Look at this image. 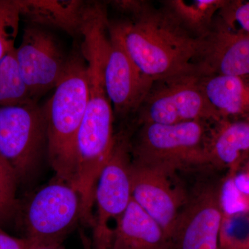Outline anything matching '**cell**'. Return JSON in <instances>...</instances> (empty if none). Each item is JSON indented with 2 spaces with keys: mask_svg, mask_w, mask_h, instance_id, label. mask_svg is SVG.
I'll list each match as a JSON object with an SVG mask.
<instances>
[{
  "mask_svg": "<svg viewBox=\"0 0 249 249\" xmlns=\"http://www.w3.org/2000/svg\"><path fill=\"white\" fill-rule=\"evenodd\" d=\"M27 24L53 28L73 37L81 36L90 2L82 0H18Z\"/></svg>",
  "mask_w": 249,
  "mask_h": 249,
  "instance_id": "4fadbf2b",
  "label": "cell"
},
{
  "mask_svg": "<svg viewBox=\"0 0 249 249\" xmlns=\"http://www.w3.org/2000/svg\"><path fill=\"white\" fill-rule=\"evenodd\" d=\"M17 185L14 174L0 158V224L7 222L16 214Z\"/></svg>",
  "mask_w": 249,
  "mask_h": 249,
  "instance_id": "7402d4cb",
  "label": "cell"
},
{
  "mask_svg": "<svg viewBox=\"0 0 249 249\" xmlns=\"http://www.w3.org/2000/svg\"><path fill=\"white\" fill-rule=\"evenodd\" d=\"M219 249H249V214L223 215Z\"/></svg>",
  "mask_w": 249,
  "mask_h": 249,
  "instance_id": "ffe728a7",
  "label": "cell"
},
{
  "mask_svg": "<svg viewBox=\"0 0 249 249\" xmlns=\"http://www.w3.org/2000/svg\"><path fill=\"white\" fill-rule=\"evenodd\" d=\"M19 71L33 100L55 89L68 62L60 42L45 28L27 24L22 42L16 48Z\"/></svg>",
  "mask_w": 249,
  "mask_h": 249,
  "instance_id": "30bf717a",
  "label": "cell"
},
{
  "mask_svg": "<svg viewBox=\"0 0 249 249\" xmlns=\"http://www.w3.org/2000/svg\"><path fill=\"white\" fill-rule=\"evenodd\" d=\"M131 137L127 127L116 133L112 153L98 178L91 226L93 249H114L116 228L132 199Z\"/></svg>",
  "mask_w": 249,
  "mask_h": 249,
  "instance_id": "8992f818",
  "label": "cell"
},
{
  "mask_svg": "<svg viewBox=\"0 0 249 249\" xmlns=\"http://www.w3.org/2000/svg\"><path fill=\"white\" fill-rule=\"evenodd\" d=\"M30 242L27 238H18L8 235L0 229V249H29Z\"/></svg>",
  "mask_w": 249,
  "mask_h": 249,
  "instance_id": "d4e9b609",
  "label": "cell"
},
{
  "mask_svg": "<svg viewBox=\"0 0 249 249\" xmlns=\"http://www.w3.org/2000/svg\"><path fill=\"white\" fill-rule=\"evenodd\" d=\"M103 76L114 116L127 122L138 109L154 81L139 70L120 39L109 28Z\"/></svg>",
  "mask_w": 249,
  "mask_h": 249,
  "instance_id": "8fae6325",
  "label": "cell"
},
{
  "mask_svg": "<svg viewBox=\"0 0 249 249\" xmlns=\"http://www.w3.org/2000/svg\"><path fill=\"white\" fill-rule=\"evenodd\" d=\"M169 249L164 231L132 197L116 228L114 249Z\"/></svg>",
  "mask_w": 249,
  "mask_h": 249,
  "instance_id": "9a60e30c",
  "label": "cell"
},
{
  "mask_svg": "<svg viewBox=\"0 0 249 249\" xmlns=\"http://www.w3.org/2000/svg\"><path fill=\"white\" fill-rule=\"evenodd\" d=\"M29 249H65L62 245H31Z\"/></svg>",
  "mask_w": 249,
  "mask_h": 249,
  "instance_id": "484cf974",
  "label": "cell"
},
{
  "mask_svg": "<svg viewBox=\"0 0 249 249\" xmlns=\"http://www.w3.org/2000/svg\"><path fill=\"white\" fill-rule=\"evenodd\" d=\"M219 201L223 215L249 214V152L221 178Z\"/></svg>",
  "mask_w": 249,
  "mask_h": 249,
  "instance_id": "ac0fdd59",
  "label": "cell"
},
{
  "mask_svg": "<svg viewBox=\"0 0 249 249\" xmlns=\"http://www.w3.org/2000/svg\"><path fill=\"white\" fill-rule=\"evenodd\" d=\"M16 48L0 60V107L18 106L34 101L19 71Z\"/></svg>",
  "mask_w": 249,
  "mask_h": 249,
  "instance_id": "d6986e66",
  "label": "cell"
},
{
  "mask_svg": "<svg viewBox=\"0 0 249 249\" xmlns=\"http://www.w3.org/2000/svg\"><path fill=\"white\" fill-rule=\"evenodd\" d=\"M204 175L189 188L188 200L170 237L169 249H219L222 178Z\"/></svg>",
  "mask_w": 249,
  "mask_h": 249,
  "instance_id": "ba28073f",
  "label": "cell"
},
{
  "mask_svg": "<svg viewBox=\"0 0 249 249\" xmlns=\"http://www.w3.org/2000/svg\"><path fill=\"white\" fill-rule=\"evenodd\" d=\"M200 73L156 80L129 122L134 131L142 124H173L222 119L205 97Z\"/></svg>",
  "mask_w": 249,
  "mask_h": 249,
  "instance_id": "5b68a950",
  "label": "cell"
},
{
  "mask_svg": "<svg viewBox=\"0 0 249 249\" xmlns=\"http://www.w3.org/2000/svg\"><path fill=\"white\" fill-rule=\"evenodd\" d=\"M106 4H110L121 14L127 15V18H132L141 14L151 3L143 0H114Z\"/></svg>",
  "mask_w": 249,
  "mask_h": 249,
  "instance_id": "cb8c5ba5",
  "label": "cell"
},
{
  "mask_svg": "<svg viewBox=\"0 0 249 249\" xmlns=\"http://www.w3.org/2000/svg\"><path fill=\"white\" fill-rule=\"evenodd\" d=\"M20 19L18 0H0V60L16 48Z\"/></svg>",
  "mask_w": 249,
  "mask_h": 249,
  "instance_id": "44dd1931",
  "label": "cell"
},
{
  "mask_svg": "<svg viewBox=\"0 0 249 249\" xmlns=\"http://www.w3.org/2000/svg\"><path fill=\"white\" fill-rule=\"evenodd\" d=\"M178 175L177 172L132 162V199L160 224L169 240L189 194V188Z\"/></svg>",
  "mask_w": 249,
  "mask_h": 249,
  "instance_id": "9c48e42d",
  "label": "cell"
},
{
  "mask_svg": "<svg viewBox=\"0 0 249 249\" xmlns=\"http://www.w3.org/2000/svg\"><path fill=\"white\" fill-rule=\"evenodd\" d=\"M81 198L71 183L55 178L40 188L24 210L26 236L31 245H62L81 222Z\"/></svg>",
  "mask_w": 249,
  "mask_h": 249,
  "instance_id": "52a82bcc",
  "label": "cell"
},
{
  "mask_svg": "<svg viewBox=\"0 0 249 249\" xmlns=\"http://www.w3.org/2000/svg\"><path fill=\"white\" fill-rule=\"evenodd\" d=\"M227 1L167 0L162 1L161 9L193 37L204 39L212 29L218 13Z\"/></svg>",
  "mask_w": 249,
  "mask_h": 249,
  "instance_id": "e0dca14e",
  "label": "cell"
},
{
  "mask_svg": "<svg viewBox=\"0 0 249 249\" xmlns=\"http://www.w3.org/2000/svg\"><path fill=\"white\" fill-rule=\"evenodd\" d=\"M47 145L45 109L37 101L0 107V158L18 183L37 176L47 158Z\"/></svg>",
  "mask_w": 249,
  "mask_h": 249,
  "instance_id": "277c9868",
  "label": "cell"
},
{
  "mask_svg": "<svg viewBox=\"0 0 249 249\" xmlns=\"http://www.w3.org/2000/svg\"><path fill=\"white\" fill-rule=\"evenodd\" d=\"M249 152V116L222 119L213 124L209 163L214 170L232 168Z\"/></svg>",
  "mask_w": 249,
  "mask_h": 249,
  "instance_id": "5bb4252c",
  "label": "cell"
},
{
  "mask_svg": "<svg viewBox=\"0 0 249 249\" xmlns=\"http://www.w3.org/2000/svg\"><path fill=\"white\" fill-rule=\"evenodd\" d=\"M218 16L227 24L249 34V1H227Z\"/></svg>",
  "mask_w": 249,
  "mask_h": 249,
  "instance_id": "603a6c76",
  "label": "cell"
},
{
  "mask_svg": "<svg viewBox=\"0 0 249 249\" xmlns=\"http://www.w3.org/2000/svg\"><path fill=\"white\" fill-rule=\"evenodd\" d=\"M109 28L139 70L152 81L202 74L198 63L204 39L188 34L161 8L155 9L150 4L134 17L109 21Z\"/></svg>",
  "mask_w": 249,
  "mask_h": 249,
  "instance_id": "6da1fadb",
  "label": "cell"
},
{
  "mask_svg": "<svg viewBox=\"0 0 249 249\" xmlns=\"http://www.w3.org/2000/svg\"><path fill=\"white\" fill-rule=\"evenodd\" d=\"M89 97L88 66L81 49L68 56L66 71L43 106L47 127V160L55 178L75 186L76 142Z\"/></svg>",
  "mask_w": 249,
  "mask_h": 249,
  "instance_id": "7a4b0ae2",
  "label": "cell"
},
{
  "mask_svg": "<svg viewBox=\"0 0 249 249\" xmlns=\"http://www.w3.org/2000/svg\"><path fill=\"white\" fill-rule=\"evenodd\" d=\"M198 65L203 75L249 77V34L217 14Z\"/></svg>",
  "mask_w": 249,
  "mask_h": 249,
  "instance_id": "7c38bea8",
  "label": "cell"
},
{
  "mask_svg": "<svg viewBox=\"0 0 249 249\" xmlns=\"http://www.w3.org/2000/svg\"><path fill=\"white\" fill-rule=\"evenodd\" d=\"M200 85L222 119L249 116V77L201 75Z\"/></svg>",
  "mask_w": 249,
  "mask_h": 249,
  "instance_id": "2e32d148",
  "label": "cell"
},
{
  "mask_svg": "<svg viewBox=\"0 0 249 249\" xmlns=\"http://www.w3.org/2000/svg\"><path fill=\"white\" fill-rule=\"evenodd\" d=\"M214 123L196 121L173 124H142L131 137L132 163L177 173L211 168L209 147Z\"/></svg>",
  "mask_w": 249,
  "mask_h": 249,
  "instance_id": "3957f363",
  "label": "cell"
}]
</instances>
